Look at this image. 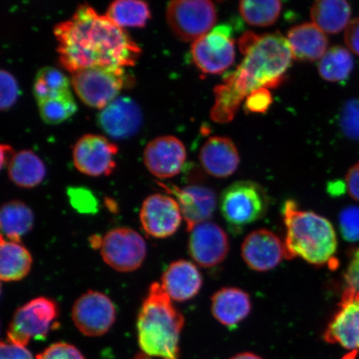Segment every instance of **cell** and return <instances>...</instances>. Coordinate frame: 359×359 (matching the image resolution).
<instances>
[{"label":"cell","instance_id":"obj_8","mask_svg":"<svg viewBox=\"0 0 359 359\" xmlns=\"http://www.w3.org/2000/svg\"><path fill=\"white\" fill-rule=\"evenodd\" d=\"M217 20V8L208 0H176L168 4V24L184 42L194 43L208 34Z\"/></svg>","mask_w":359,"mask_h":359},{"label":"cell","instance_id":"obj_16","mask_svg":"<svg viewBox=\"0 0 359 359\" xmlns=\"http://www.w3.org/2000/svg\"><path fill=\"white\" fill-rule=\"evenodd\" d=\"M241 255L252 271H269L285 258V243L275 233L266 229H259L245 237L241 246Z\"/></svg>","mask_w":359,"mask_h":359},{"label":"cell","instance_id":"obj_41","mask_svg":"<svg viewBox=\"0 0 359 359\" xmlns=\"http://www.w3.org/2000/svg\"><path fill=\"white\" fill-rule=\"evenodd\" d=\"M72 204L79 210H93L94 208V197L86 190L72 189L69 192Z\"/></svg>","mask_w":359,"mask_h":359},{"label":"cell","instance_id":"obj_21","mask_svg":"<svg viewBox=\"0 0 359 359\" xmlns=\"http://www.w3.org/2000/svg\"><path fill=\"white\" fill-rule=\"evenodd\" d=\"M200 161L210 176L226 178L234 174L239 167V152L230 138L212 137L202 146Z\"/></svg>","mask_w":359,"mask_h":359},{"label":"cell","instance_id":"obj_30","mask_svg":"<svg viewBox=\"0 0 359 359\" xmlns=\"http://www.w3.org/2000/svg\"><path fill=\"white\" fill-rule=\"evenodd\" d=\"M69 93L71 91L69 79L55 67H43L36 75L34 95L37 102Z\"/></svg>","mask_w":359,"mask_h":359},{"label":"cell","instance_id":"obj_38","mask_svg":"<svg viewBox=\"0 0 359 359\" xmlns=\"http://www.w3.org/2000/svg\"><path fill=\"white\" fill-rule=\"evenodd\" d=\"M344 277L347 288L359 292V249L354 251Z\"/></svg>","mask_w":359,"mask_h":359},{"label":"cell","instance_id":"obj_32","mask_svg":"<svg viewBox=\"0 0 359 359\" xmlns=\"http://www.w3.org/2000/svg\"><path fill=\"white\" fill-rule=\"evenodd\" d=\"M37 102L40 116L43 122L48 124L65 122L77 111V104L71 93Z\"/></svg>","mask_w":359,"mask_h":359},{"label":"cell","instance_id":"obj_15","mask_svg":"<svg viewBox=\"0 0 359 359\" xmlns=\"http://www.w3.org/2000/svg\"><path fill=\"white\" fill-rule=\"evenodd\" d=\"M324 339L344 348L359 349V292L345 288L336 312L325 332Z\"/></svg>","mask_w":359,"mask_h":359},{"label":"cell","instance_id":"obj_4","mask_svg":"<svg viewBox=\"0 0 359 359\" xmlns=\"http://www.w3.org/2000/svg\"><path fill=\"white\" fill-rule=\"evenodd\" d=\"M282 215L286 228L287 259L299 257L316 266L333 262L338 241L329 219L300 209L293 200L285 202Z\"/></svg>","mask_w":359,"mask_h":359},{"label":"cell","instance_id":"obj_6","mask_svg":"<svg viewBox=\"0 0 359 359\" xmlns=\"http://www.w3.org/2000/svg\"><path fill=\"white\" fill-rule=\"evenodd\" d=\"M124 67H93L72 74L71 83L85 104L103 109L127 86Z\"/></svg>","mask_w":359,"mask_h":359},{"label":"cell","instance_id":"obj_27","mask_svg":"<svg viewBox=\"0 0 359 359\" xmlns=\"http://www.w3.org/2000/svg\"><path fill=\"white\" fill-rule=\"evenodd\" d=\"M34 223V212L24 202L11 201L3 205L0 226L2 236L8 241L20 243L21 238L32 230Z\"/></svg>","mask_w":359,"mask_h":359},{"label":"cell","instance_id":"obj_14","mask_svg":"<svg viewBox=\"0 0 359 359\" xmlns=\"http://www.w3.org/2000/svg\"><path fill=\"white\" fill-rule=\"evenodd\" d=\"M188 250L201 267L212 268L222 263L230 250L228 236L217 224L206 222L190 231Z\"/></svg>","mask_w":359,"mask_h":359},{"label":"cell","instance_id":"obj_36","mask_svg":"<svg viewBox=\"0 0 359 359\" xmlns=\"http://www.w3.org/2000/svg\"><path fill=\"white\" fill-rule=\"evenodd\" d=\"M37 359H85L82 353L74 345L67 343H56L50 345Z\"/></svg>","mask_w":359,"mask_h":359},{"label":"cell","instance_id":"obj_44","mask_svg":"<svg viewBox=\"0 0 359 359\" xmlns=\"http://www.w3.org/2000/svg\"><path fill=\"white\" fill-rule=\"evenodd\" d=\"M231 359H262L257 355V354L251 353H242L237 354V355L231 358Z\"/></svg>","mask_w":359,"mask_h":359},{"label":"cell","instance_id":"obj_33","mask_svg":"<svg viewBox=\"0 0 359 359\" xmlns=\"http://www.w3.org/2000/svg\"><path fill=\"white\" fill-rule=\"evenodd\" d=\"M339 125L345 136L359 140V100L345 103L339 116Z\"/></svg>","mask_w":359,"mask_h":359},{"label":"cell","instance_id":"obj_17","mask_svg":"<svg viewBox=\"0 0 359 359\" xmlns=\"http://www.w3.org/2000/svg\"><path fill=\"white\" fill-rule=\"evenodd\" d=\"M187 160V150L181 140L173 136H163L148 143L144 151V163L157 178L177 176Z\"/></svg>","mask_w":359,"mask_h":359},{"label":"cell","instance_id":"obj_22","mask_svg":"<svg viewBox=\"0 0 359 359\" xmlns=\"http://www.w3.org/2000/svg\"><path fill=\"white\" fill-rule=\"evenodd\" d=\"M248 294L234 287L215 292L212 298V312L219 324L233 330L248 317L251 311Z\"/></svg>","mask_w":359,"mask_h":359},{"label":"cell","instance_id":"obj_37","mask_svg":"<svg viewBox=\"0 0 359 359\" xmlns=\"http://www.w3.org/2000/svg\"><path fill=\"white\" fill-rule=\"evenodd\" d=\"M272 96L267 88H260L247 96L245 110L251 114H264L272 104Z\"/></svg>","mask_w":359,"mask_h":359},{"label":"cell","instance_id":"obj_31","mask_svg":"<svg viewBox=\"0 0 359 359\" xmlns=\"http://www.w3.org/2000/svg\"><path fill=\"white\" fill-rule=\"evenodd\" d=\"M241 15L249 25L267 27L275 24L280 15L282 3L275 0L241 1L239 4Z\"/></svg>","mask_w":359,"mask_h":359},{"label":"cell","instance_id":"obj_42","mask_svg":"<svg viewBox=\"0 0 359 359\" xmlns=\"http://www.w3.org/2000/svg\"><path fill=\"white\" fill-rule=\"evenodd\" d=\"M346 187L350 196L359 201V163L348 170L346 175Z\"/></svg>","mask_w":359,"mask_h":359},{"label":"cell","instance_id":"obj_28","mask_svg":"<svg viewBox=\"0 0 359 359\" xmlns=\"http://www.w3.org/2000/svg\"><path fill=\"white\" fill-rule=\"evenodd\" d=\"M120 28H143L151 18L147 3L136 0H118L107 8V15Z\"/></svg>","mask_w":359,"mask_h":359},{"label":"cell","instance_id":"obj_34","mask_svg":"<svg viewBox=\"0 0 359 359\" xmlns=\"http://www.w3.org/2000/svg\"><path fill=\"white\" fill-rule=\"evenodd\" d=\"M0 109L7 111L15 104L20 95L19 85L15 77L6 70L0 72Z\"/></svg>","mask_w":359,"mask_h":359},{"label":"cell","instance_id":"obj_45","mask_svg":"<svg viewBox=\"0 0 359 359\" xmlns=\"http://www.w3.org/2000/svg\"><path fill=\"white\" fill-rule=\"evenodd\" d=\"M358 356V351H351L349 353L346 354L344 358L341 359H356Z\"/></svg>","mask_w":359,"mask_h":359},{"label":"cell","instance_id":"obj_5","mask_svg":"<svg viewBox=\"0 0 359 359\" xmlns=\"http://www.w3.org/2000/svg\"><path fill=\"white\" fill-rule=\"evenodd\" d=\"M269 205L268 194L258 183L240 181L231 184L222 192L219 209L233 233L262 219Z\"/></svg>","mask_w":359,"mask_h":359},{"label":"cell","instance_id":"obj_18","mask_svg":"<svg viewBox=\"0 0 359 359\" xmlns=\"http://www.w3.org/2000/svg\"><path fill=\"white\" fill-rule=\"evenodd\" d=\"M163 186L178 202L188 231L190 232L197 224L209 222L213 217L217 199L210 188L193 185L181 189L177 186Z\"/></svg>","mask_w":359,"mask_h":359},{"label":"cell","instance_id":"obj_20","mask_svg":"<svg viewBox=\"0 0 359 359\" xmlns=\"http://www.w3.org/2000/svg\"><path fill=\"white\" fill-rule=\"evenodd\" d=\"M202 276L196 264L179 259L170 264L161 278V286L172 300L185 302L199 294Z\"/></svg>","mask_w":359,"mask_h":359},{"label":"cell","instance_id":"obj_26","mask_svg":"<svg viewBox=\"0 0 359 359\" xmlns=\"http://www.w3.org/2000/svg\"><path fill=\"white\" fill-rule=\"evenodd\" d=\"M11 181L22 188H34L39 185L46 176L43 161L32 151L17 152L8 165Z\"/></svg>","mask_w":359,"mask_h":359},{"label":"cell","instance_id":"obj_24","mask_svg":"<svg viewBox=\"0 0 359 359\" xmlns=\"http://www.w3.org/2000/svg\"><path fill=\"white\" fill-rule=\"evenodd\" d=\"M33 258L19 242L6 241L1 236L0 245V278L4 282L19 281L29 275Z\"/></svg>","mask_w":359,"mask_h":359},{"label":"cell","instance_id":"obj_7","mask_svg":"<svg viewBox=\"0 0 359 359\" xmlns=\"http://www.w3.org/2000/svg\"><path fill=\"white\" fill-rule=\"evenodd\" d=\"M60 314L55 300L39 297L17 309L7 331L8 342L25 347L31 339L46 338Z\"/></svg>","mask_w":359,"mask_h":359},{"label":"cell","instance_id":"obj_1","mask_svg":"<svg viewBox=\"0 0 359 359\" xmlns=\"http://www.w3.org/2000/svg\"><path fill=\"white\" fill-rule=\"evenodd\" d=\"M60 62L71 74L93 67H130L142 50L124 29L88 4L55 28Z\"/></svg>","mask_w":359,"mask_h":359},{"label":"cell","instance_id":"obj_19","mask_svg":"<svg viewBox=\"0 0 359 359\" xmlns=\"http://www.w3.org/2000/svg\"><path fill=\"white\" fill-rule=\"evenodd\" d=\"M97 120L109 136L125 139L133 136L140 129L142 114L140 107L132 98L118 97L101 110Z\"/></svg>","mask_w":359,"mask_h":359},{"label":"cell","instance_id":"obj_11","mask_svg":"<svg viewBox=\"0 0 359 359\" xmlns=\"http://www.w3.org/2000/svg\"><path fill=\"white\" fill-rule=\"evenodd\" d=\"M116 308L102 292L89 290L74 304L72 318L84 335L98 337L107 333L116 320Z\"/></svg>","mask_w":359,"mask_h":359},{"label":"cell","instance_id":"obj_2","mask_svg":"<svg viewBox=\"0 0 359 359\" xmlns=\"http://www.w3.org/2000/svg\"><path fill=\"white\" fill-rule=\"evenodd\" d=\"M240 46L245 55L243 61L214 90L215 102L210 116L217 123L231 122L251 93L278 86L293 58L288 40L279 33L245 34Z\"/></svg>","mask_w":359,"mask_h":359},{"label":"cell","instance_id":"obj_23","mask_svg":"<svg viewBox=\"0 0 359 359\" xmlns=\"http://www.w3.org/2000/svg\"><path fill=\"white\" fill-rule=\"evenodd\" d=\"M292 53L300 61L321 60L327 50L329 40L316 25L305 22L292 28L287 36Z\"/></svg>","mask_w":359,"mask_h":359},{"label":"cell","instance_id":"obj_40","mask_svg":"<svg viewBox=\"0 0 359 359\" xmlns=\"http://www.w3.org/2000/svg\"><path fill=\"white\" fill-rule=\"evenodd\" d=\"M344 39L349 50L359 56V16L350 21Z\"/></svg>","mask_w":359,"mask_h":359},{"label":"cell","instance_id":"obj_29","mask_svg":"<svg viewBox=\"0 0 359 359\" xmlns=\"http://www.w3.org/2000/svg\"><path fill=\"white\" fill-rule=\"evenodd\" d=\"M354 61L351 53L342 46L327 49L318 64L321 78L329 82L346 80L353 69Z\"/></svg>","mask_w":359,"mask_h":359},{"label":"cell","instance_id":"obj_10","mask_svg":"<svg viewBox=\"0 0 359 359\" xmlns=\"http://www.w3.org/2000/svg\"><path fill=\"white\" fill-rule=\"evenodd\" d=\"M100 247L104 262L118 272L136 271L147 257L144 239L131 228H116L107 232Z\"/></svg>","mask_w":359,"mask_h":359},{"label":"cell","instance_id":"obj_35","mask_svg":"<svg viewBox=\"0 0 359 359\" xmlns=\"http://www.w3.org/2000/svg\"><path fill=\"white\" fill-rule=\"evenodd\" d=\"M339 227L344 239L350 242L359 241V208L348 206L339 215Z\"/></svg>","mask_w":359,"mask_h":359},{"label":"cell","instance_id":"obj_43","mask_svg":"<svg viewBox=\"0 0 359 359\" xmlns=\"http://www.w3.org/2000/svg\"><path fill=\"white\" fill-rule=\"evenodd\" d=\"M15 154V151L11 146L1 145V168H4L6 164L10 163Z\"/></svg>","mask_w":359,"mask_h":359},{"label":"cell","instance_id":"obj_25","mask_svg":"<svg viewBox=\"0 0 359 359\" xmlns=\"http://www.w3.org/2000/svg\"><path fill=\"white\" fill-rule=\"evenodd\" d=\"M313 24L325 34H335L346 29L351 17V7L344 0H320L311 11Z\"/></svg>","mask_w":359,"mask_h":359},{"label":"cell","instance_id":"obj_3","mask_svg":"<svg viewBox=\"0 0 359 359\" xmlns=\"http://www.w3.org/2000/svg\"><path fill=\"white\" fill-rule=\"evenodd\" d=\"M184 324L185 318L163 286L154 283L137 318L138 342L142 351L151 357L179 359V340Z\"/></svg>","mask_w":359,"mask_h":359},{"label":"cell","instance_id":"obj_12","mask_svg":"<svg viewBox=\"0 0 359 359\" xmlns=\"http://www.w3.org/2000/svg\"><path fill=\"white\" fill-rule=\"evenodd\" d=\"M118 151V147L105 137L84 135L74 147V163L80 172L88 176H109L116 168Z\"/></svg>","mask_w":359,"mask_h":359},{"label":"cell","instance_id":"obj_9","mask_svg":"<svg viewBox=\"0 0 359 359\" xmlns=\"http://www.w3.org/2000/svg\"><path fill=\"white\" fill-rule=\"evenodd\" d=\"M230 25H222L192 43L193 62L204 74H222L235 61L236 48Z\"/></svg>","mask_w":359,"mask_h":359},{"label":"cell","instance_id":"obj_13","mask_svg":"<svg viewBox=\"0 0 359 359\" xmlns=\"http://www.w3.org/2000/svg\"><path fill=\"white\" fill-rule=\"evenodd\" d=\"M182 219L178 202L168 195H151L142 205L140 221L143 230L156 239L175 234Z\"/></svg>","mask_w":359,"mask_h":359},{"label":"cell","instance_id":"obj_39","mask_svg":"<svg viewBox=\"0 0 359 359\" xmlns=\"http://www.w3.org/2000/svg\"><path fill=\"white\" fill-rule=\"evenodd\" d=\"M1 359H34L32 354L25 347L18 346L11 343H1L0 347Z\"/></svg>","mask_w":359,"mask_h":359}]
</instances>
